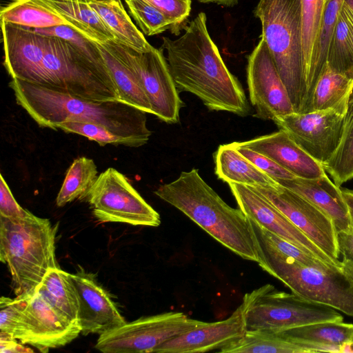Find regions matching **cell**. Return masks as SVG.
<instances>
[{"instance_id": "obj_1", "label": "cell", "mask_w": 353, "mask_h": 353, "mask_svg": "<svg viewBox=\"0 0 353 353\" xmlns=\"http://www.w3.org/2000/svg\"><path fill=\"white\" fill-rule=\"evenodd\" d=\"M162 48L178 90L196 95L210 110L249 114L244 90L211 39L204 12L185 26L178 39L163 37Z\"/></svg>"}, {"instance_id": "obj_2", "label": "cell", "mask_w": 353, "mask_h": 353, "mask_svg": "<svg viewBox=\"0 0 353 353\" xmlns=\"http://www.w3.org/2000/svg\"><path fill=\"white\" fill-rule=\"evenodd\" d=\"M9 86L17 104L41 128L57 130L65 122L94 123L130 139L137 148L147 143L152 134L147 113L121 101L86 100L17 79Z\"/></svg>"}, {"instance_id": "obj_3", "label": "cell", "mask_w": 353, "mask_h": 353, "mask_svg": "<svg viewBox=\"0 0 353 353\" xmlns=\"http://www.w3.org/2000/svg\"><path fill=\"white\" fill-rule=\"evenodd\" d=\"M154 193L240 257L261 262L260 245L250 219L228 205L194 168Z\"/></svg>"}, {"instance_id": "obj_4", "label": "cell", "mask_w": 353, "mask_h": 353, "mask_svg": "<svg viewBox=\"0 0 353 353\" xmlns=\"http://www.w3.org/2000/svg\"><path fill=\"white\" fill-rule=\"evenodd\" d=\"M57 225L27 210L21 216H0V259L11 275L16 296L30 294L46 274L58 268L55 254Z\"/></svg>"}, {"instance_id": "obj_5", "label": "cell", "mask_w": 353, "mask_h": 353, "mask_svg": "<svg viewBox=\"0 0 353 353\" xmlns=\"http://www.w3.org/2000/svg\"><path fill=\"white\" fill-rule=\"evenodd\" d=\"M254 15L294 112L308 107L300 0H259Z\"/></svg>"}, {"instance_id": "obj_6", "label": "cell", "mask_w": 353, "mask_h": 353, "mask_svg": "<svg viewBox=\"0 0 353 353\" xmlns=\"http://www.w3.org/2000/svg\"><path fill=\"white\" fill-rule=\"evenodd\" d=\"M41 85L94 101H120L105 63H98L70 42L48 36Z\"/></svg>"}, {"instance_id": "obj_7", "label": "cell", "mask_w": 353, "mask_h": 353, "mask_svg": "<svg viewBox=\"0 0 353 353\" xmlns=\"http://www.w3.org/2000/svg\"><path fill=\"white\" fill-rule=\"evenodd\" d=\"M256 235L260 245L259 265L264 271L283 283L292 292L353 317V281L341 268L322 270L306 266Z\"/></svg>"}, {"instance_id": "obj_8", "label": "cell", "mask_w": 353, "mask_h": 353, "mask_svg": "<svg viewBox=\"0 0 353 353\" xmlns=\"http://www.w3.org/2000/svg\"><path fill=\"white\" fill-rule=\"evenodd\" d=\"M240 306L246 330L281 332L315 323L343 320L330 306L279 291L271 284L246 293Z\"/></svg>"}, {"instance_id": "obj_9", "label": "cell", "mask_w": 353, "mask_h": 353, "mask_svg": "<svg viewBox=\"0 0 353 353\" xmlns=\"http://www.w3.org/2000/svg\"><path fill=\"white\" fill-rule=\"evenodd\" d=\"M99 222L158 227L159 214L134 188L128 178L113 168L102 172L83 195Z\"/></svg>"}, {"instance_id": "obj_10", "label": "cell", "mask_w": 353, "mask_h": 353, "mask_svg": "<svg viewBox=\"0 0 353 353\" xmlns=\"http://www.w3.org/2000/svg\"><path fill=\"white\" fill-rule=\"evenodd\" d=\"M136 74L153 110V114L167 123L179 120L183 101L161 48L138 52L116 41L103 43Z\"/></svg>"}, {"instance_id": "obj_11", "label": "cell", "mask_w": 353, "mask_h": 353, "mask_svg": "<svg viewBox=\"0 0 353 353\" xmlns=\"http://www.w3.org/2000/svg\"><path fill=\"white\" fill-rule=\"evenodd\" d=\"M183 312L139 318L99 334L94 347L104 353H149L165 341L201 325Z\"/></svg>"}, {"instance_id": "obj_12", "label": "cell", "mask_w": 353, "mask_h": 353, "mask_svg": "<svg viewBox=\"0 0 353 353\" xmlns=\"http://www.w3.org/2000/svg\"><path fill=\"white\" fill-rule=\"evenodd\" d=\"M346 108L292 112L273 121L322 165L334 154L342 136Z\"/></svg>"}, {"instance_id": "obj_13", "label": "cell", "mask_w": 353, "mask_h": 353, "mask_svg": "<svg viewBox=\"0 0 353 353\" xmlns=\"http://www.w3.org/2000/svg\"><path fill=\"white\" fill-rule=\"evenodd\" d=\"M81 332L79 323L60 314L37 290L28 295L13 337L41 352L64 346Z\"/></svg>"}, {"instance_id": "obj_14", "label": "cell", "mask_w": 353, "mask_h": 353, "mask_svg": "<svg viewBox=\"0 0 353 353\" xmlns=\"http://www.w3.org/2000/svg\"><path fill=\"white\" fill-rule=\"evenodd\" d=\"M252 188L279 210L330 259L341 265L337 232L332 220L327 214L305 198L278 183L274 186Z\"/></svg>"}, {"instance_id": "obj_15", "label": "cell", "mask_w": 353, "mask_h": 353, "mask_svg": "<svg viewBox=\"0 0 353 353\" xmlns=\"http://www.w3.org/2000/svg\"><path fill=\"white\" fill-rule=\"evenodd\" d=\"M247 81L254 117L272 120L294 112L266 42L261 38L248 58Z\"/></svg>"}, {"instance_id": "obj_16", "label": "cell", "mask_w": 353, "mask_h": 353, "mask_svg": "<svg viewBox=\"0 0 353 353\" xmlns=\"http://www.w3.org/2000/svg\"><path fill=\"white\" fill-rule=\"evenodd\" d=\"M228 184L239 208L250 220L305 252L341 268L256 189L237 183L230 182Z\"/></svg>"}, {"instance_id": "obj_17", "label": "cell", "mask_w": 353, "mask_h": 353, "mask_svg": "<svg viewBox=\"0 0 353 353\" xmlns=\"http://www.w3.org/2000/svg\"><path fill=\"white\" fill-rule=\"evenodd\" d=\"M3 65L12 79L43 83L48 36L26 26L1 21Z\"/></svg>"}, {"instance_id": "obj_18", "label": "cell", "mask_w": 353, "mask_h": 353, "mask_svg": "<svg viewBox=\"0 0 353 353\" xmlns=\"http://www.w3.org/2000/svg\"><path fill=\"white\" fill-rule=\"evenodd\" d=\"M71 278L78 294L82 334H101L127 322L94 274L79 268Z\"/></svg>"}, {"instance_id": "obj_19", "label": "cell", "mask_w": 353, "mask_h": 353, "mask_svg": "<svg viewBox=\"0 0 353 353\" xmlns=\"http://www.w3.org/2000/svg\"><path fill=\"white\" fill-rule=\"evenodd\" d=\"M245 332V319L239 305L228 319L212 323L204 322L201 325L165 341L154 352L200 353L220 350L241 338Z\"/></svg>"}, {"instance_id": "obj_20", "label": "cell", "mask_w": 353, "mask_h": 353, "mask_svg": "<svg viewBox=\"0 0 353 353\" xmlns=\"http://www.w3.org/2000/svg\"><path fill=\"white\" fill-rule=\"evenodd\" d=\"M238 143L270 158L296 177L313 179L326 174L322 164L282 130Z\"/></svg>"}, {"instance_id": "obj_21", "label": "cell", "mask_w": 353, "mask_h": 353, "mask_svg": "<svg viewBox=\"0 0 353 353\" xmlns=\"http://www.w3.org/2000/svg\"><path fill=\"white\" fill-rule=\"evenodd\" d=\"M276 181L305 198L327 214L332 220L337 233L353 232L341 188L326 174L313 179L296 177Z\"/></svg>"}, {"instance_id": "obj_22", "label": "cell", "mask_w": 353, "mask_h": 353, "mask_svg": "<svg viewBox=\"0 0 353 353\" xmlns=\"http://www.w3.org/2000/svg\"><path fill=\"white\" fill-rule=\"evenodd\" d=\"M57 12L86 38L97 43L116 41L112 31L90 7V0H37Z\"/></svg>"}, {"instance_id": "obj_23", "label": "cell", "mask_w": 353, "mask_h": 353, "mask_svg": "<svg viewBox=\"0 0 353 353\" xmlns=\"http://www.w3.org/2000/svg\"><path fill=\"white\" fill-rule=\"evenodd\" d=\"M214 172L226 183H237L248 186H274L277 182L244 157L233 143L219 145L214 154Z\"/></svg>"}, {"instance_id": "obj_24", "label": "cell", "mask_w": 353, "mask_h": 353, "mask_svg": "<svg viewBox=\"0 0 353 353\" xmlns=\"http://www.w3.org/2000/svg\"><path fill=\"white\" fill-rule=\"evenodd\" d=\"M88 3L112 31L116 41L138 52H147L154 48L134 24L121 0H90Z\"/></svg>"}, {"instance_id": "obj_25", "label": "cell", "mask_w": 353, "mask_h": 353, "mask_svg": "<svg viewBox=\"0 0 353 353\" xmlns=\"http://www.w3.org/2000/svg\"><path fill=\"white\" fill-rule=\"evenodd\" d=\"M221 353H313L308 344L280 332L246 330L244 335L218 350Z\"/></svg>"}, {"instance_id": "obj_26", "label": "cell", "mask_w": 353, "mask_h": 353, "mask_svg": "<svg viewBox=\"0 0 353 353\" xmlns=\"http://www.w3.org/2000/svg\"><path fill=\"white\" fill-rule=\"evenodd\" d=\"M326 0H300L302 23V48L305 64V81L310 108L314 89V59L319 33Z\"/></svg>"}, {"instance_id": "obj_27", "label": "cell", "mask_w": 353, "mask_h": 353, "mask_svg": "<svg viewBox=\"0 0 353 353\" xmlns=\"http://www.w3.org/2000/svg\"><path fill=\"white\" fill-rule=\"evenodd\" d=\"M37 290L60 314L70 321L79 323V298L70 273L59 267L52 268Z\"/></svg>"}, {"instance_id": "obj_28", "label": "cell", "mask_w": 353, "mask_h": 353, "mask_svg": "<svg viewBox=\"0 0 353 353\" xmlns=\"http://www.w3.org/2000/svg\"><path fill=\"white\" fill-rule=\"evenodd\" d=\"M353 91V78L325 63L314 89L308 112L346 108Z\"/></svg>"}, {"instance_id": "obj_29", "label": "cell", "mask_w": 353, "mask_h": 353, "mask_svg": "<svg viewBox=\"0 0 353 353\" xmlns=\"http://www.w3.org/2000/svg\"><path fill=\"white\" fill-rule=\"evenodd\" d=\"M120 94V101L153 114L151 104L134 72L103 43H97Z\"/></svg>"}, {"instance_id": "obj_30", "label": "cell", "mask_w": 353, "mask_h": 353, "mask_svg": "<svg viewBox=\"0 0 353 353\" xmlns=\"http://www.w3.org/2000/svg\"><path fill=\"white\" fill-rule=\"evenodd\" d=\"M1 21L33 29L47 28L70 23L61 16L37 0H14L2 7Z\"/></svg>"}, {"instance_id": "obj_31", "label": "cell", "mask_w": 353, "mask_h": 353, "mask_svg": "<svg viewBox=\"0 0 353 353\" xmlns=\"http://www.w3.org/2000/svg\"><path fill=\"white\" fill-rule=\"evenodd\" d=\"M323 167L339 187L353 178V91L349 98L341 141Z\"/></svg>"}, {"instance_id": "obj_32", "label": "cell", "mask_w": 353, "mask_h": 353, "mask_svg": "<svg viewBox=\"0 0 353 353\" xmlns=\"http://www.w3.org/2000/svg\"><path fill=\"white\" fill-rule=\"evenodd\" d=\"M280 333L299 341L341 346L353 341V324L324 321L293 327Z\"/></svg>"}, {"instance_id": "obj_33", "label": "cell", "mask_w": 353, "mask_h": 353, "mask_svg": "<svg viewBox=\"0 0 353 353\" xmlns=\"http://www.w3.org/2000/svg\"><path fill=\"white\" fill-rule=\"evenodd\" d=\"M97 168L92 159L79 157L68 168L56 199L58 207H63L83 198L96 181Z\"/></svg>"}, {"instance_id": "obj_34", "label": "cell", "mask_w": 353, "mask_h": 353, "mask_svg": "<svg viewBox=\"0 0 353 353\" xmlns=\"http://www.w3.org/2000/svg\"><path fill=\"white\" fill-rule=\"evenodd\" d=\"M326 63L353 78V40L350 27L341 11L330 42Z\"/></svg>"}, {"instance_id": "obj_35", "label": "cell", "mask_w": 353, "mask_h": 353, "mask_svg": "<svg viewBox=\"0 0 353 353\" xmlns=\"http://www.w3.org/2000/svg\"><path fill=\"white\" fill-rule=\"evenodd\" d=\"M344 0H326L321 19L314 59L316 83L326 63L330 42Z\"/></svg>"}, {"instance_id": "obj_36", "label": "cell", "mask_w": 353, "mask_h": 353, "mask_svg": "<svg viewBox=\"0 0 353 353\" xmlns=\"http://www.w3.org/2000/svg\"><path fill=\"white\" fill-rule=\"evenodd\" d=\"M129 12L143 34H159L170 29L171 22L156 7L145 0H124Z\"/></svg>"}, {"instance_id": "obj_37", "label": "cell", "mask_w": 353, "mask_h": 353, "mask_svg": "<svg viewBox=\"0 0 353 353\" xmlns=\"http://www.w3.org/2000/svg\"><path fill=\"white\" fill-rule=\"evenodd\" d=\"M250 221L256 234L262 237L276 250L294 259L300 263L322 270L338 267L319 259L314 254L305 252L296 245L265 230L252 220Z\"/></svg>"}, {"instance_id": "obj_38", "label": "cell", "mask_w": 353, "mask_h": 353, "mask_svg": "<svg viewBox=\"0 0 353 353\" xmlns=\"http://www.w3.org/2000/svg\"><path fill=\"white\" fill-rule=\"evenodd\" d=\"M59 129L67 133L83 136L90 141H96L101 146L110 144L137 148L135 143L130 139L114 134L102 125L94 123L70 121L58 125L57 130Z\"/></svg>"}, {"instance_id": "obj_39", "label": "cell", "mask_w": 353, "mask_h": 353, "mask_svg": "<svg viewBox=\"0 0 353 353\" xmlns=\"http://www.w3.org/2000/svg\"><path fill=\"white\" fill-rule=\"evenodd\" d=\"M159 10L171 22L170 30L178 35L191 11L192 0H145Z\"/></svg>"}, {"instance_id": "obj_40", "label": "cell", "mask_w": 353, "mask_h": 353, "mask_svg": "<svg viewBox=\"0 0 353 353\" xmlns=\"http://www.w3.org/2000/svg\"><path fill=\"white\" fill-rule=\"evenodd\" d=\"M232 143L244 157L274 181L292 179L296 177L270 158L243 147L239 145L238 142H233Z\"/></svg>"}, {"instance_id": "obj_41", "label": "cell", "mask_w": 353, "mask_h": 353, "mask_svg": "<svg viewBox=\"0 0 353 353\" xmlns=\"http://www.w3.org/2000/svg\"><path fill=\"white\" fill-rule=\"evenodd\" d=\"M28 295L16 296L14 299L1 297L0 332L13 337L19 315L26 303Z\"/></svg>"}, {"instance_id": "obj_42", "label": "cell", "mask_w": 353, "mask_h": 353, "mask_svg": "<svg viewBox=\"0 0 353 353\" xmlns=\"http://www.w3.org/2000/svg\"><path fill=\"white\" fill-rule=\"evenodd\" d=\"M0 216L14 218L24 215L27 211L15 200L8 185L0 175Z\"/></svg>"}, {"instance_id": "obj_43", "label": "cell", "mask_w": 353, "mask_h": 353, "mask_svg": "<svg viewBox=\"0 0 353 353\" xmlns=\"http://www.w3.org/2000/svg\"><path fill=\"white\" fill-rule=\"evenodd\" d=\"M0 352L1 353H30L34 350L12 336L0 332Z\"/></svg>"}, {"instance_id": "obj_44", "label": "cell", "mask_w": 353, "mask_h": 353, "mask_svg": "<svg viewBox=\"0 0 353 353\" xmlns=\"http://www.w3.org/2000/svg\"><path fill=\"white\" fill-rule=\"evenodd\" d=\"M337 243L343 258L353 261V232H338Z\"/></svg>"}, {"instance_id": "obj_45", "label": "cell", "mask_w": 353, "mask_h": 353, "mask_svg": "<svg viewBox=\"0 0 353 353\" xmlns=\"http://www.w3.org/2000/svg\"><path fill=\"white\" fill-rule=\"evenodd\" d=\"M341 192L347 206L352 224L353 225V190L341 188Z\"/></svg>"}, {"instance_id": "obj_46", "label": "cell", "mask_w": 353, "mask_h": 353, "mask_svg": "<svg viewBox=\"0 0 353 353\" xmlns=\"http://www.w3.org/2000/svg\"><path fill=\"white\" fill-rule=\"evenodd\" d=\"M341 12L343 14V17H345L350 27V32L353 40V11L343 3L341 9Z\"/></svg>"}, {"instance_id": "obj_47", "label": "cell", "mask_w": 353, "mask_h": 353, "mask_svg": "<svg viewBox=\"0 0 353 353\" xmlns=\"http://www.w3.org/2000/svg\"><path fill=\"white\" fill-rule=\"evenodd\" d=\"M341 263L342 270L353 281V261L343 258Z\"/></svg>"}, {"instance_id": "obj_48", "label": "cell", "mask_w": 353, "mask_h": 353, "mask_svg": "<svg viewBox=\"0 0 353 353\" xmlns=\"http://www.w3.org/2000/svg\"><path fill=\"white\" fill-rule=\"evenodd\" d=\"M203 3H216L225 6H234L237 4L239 0H197Z\"/></svg>"}, {"instance_id": "obj_49", "label": "cell", "mask_w": 353, "mask_h": 353, "mask_svg": "<svg viewBox=\"0 0 353 353\" xmlns=\"http://www.w3.org/2000/svg\"><path fill=\"white\" fill-rule=\"evenodd\" d=\"M341 353H353V341L343 344L341 347Z\"/></svg>"}, {"instance_id": "obj_50", "label": "cell", "mask_w": 353, "mask_h": 353, "mask_svg": "<svg viewBox=\"0 0 353 353\" xmlns=\"http://www.w3.org/2000/svg\"><path fill=\"white\" fill-rule=\"evenodd\" d=\"M343 3L353 11V0H344Z\"/></svg>"}]
</instances>
